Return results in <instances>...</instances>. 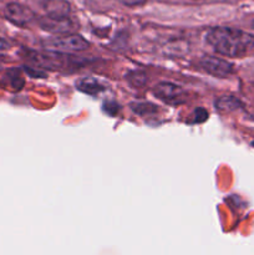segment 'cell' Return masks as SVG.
<instances>
[{"label":"cell","mask_w":254,"mask_h":255,"mask_svg":"<svg viewBox=\"0 0 254 255\" xmlns=\"http://www.w3.org/2000/svg\"><path fill=\"white\" fill-rule=\"evenodd\" d=\"M207 119H208V112L204 109H202V107H198V109L194 111V119L192 120L191 124H202V122L206 121Z\"/></svg>","instance_id":"13"},{"label":"cell","mask_w":254,"mask_h":255,"mask_svg":"<svg viewBox=\"0 0 254 255\" xmlns=\"http://www.w3.org/2000/svg\"><path fill=\"white\" fill-rule=\"evenodd\" d=\"M252 146H253V147H254V141H253V142H252Z\"/></svg>","instance_id":"18"},{"label":"cell","mask_w":254,"mask_h":255,"mask_svg":"<svg viewBox=\"0 0 254 255\" xmlns=\"http://www.w3.org/2000/svg\"><path fill=\"white\" fill-rule=\"evenodd\" d=\"M199 64L204 71L217 77H227L233 72V65L221 57L203 56Z\"/></svg>","instance_id":"5"},{"label":"cell","mask_w":254,"mask_h":255,"mask_svg":"<svg viewBox=\"0 0 254 255\" xmlns=\"http://www.w3.org/2000/svg\"><path fill=\"white\" fill-rule=\"evenodd\" d=\"M1 85H4L5 89H9L11 91H19L24 86V79L20 75L17 69H11L6 72L4 80H1Z\"/></svg>","instance_id":"9"},{"label":"cell","mask_w":254,"mask_h":255,"mask_svg":"<svg viewBox=\"0 0 254 255\" xmlns=\"http://www.w3.org/2000/svg\"><path fill=\"white\" fill-rule=\"evenodd\" d=\"M131 109L138 115L153 114L157 111V107L152 104H146V102H138V104H132Z\"/></svg>","instance_id":"12"},{"label":"cell","mask_w":254,"mask_h":255,"mask_svg":"<svg viewBox=\"0 0 254 255\" xmlns=\"http://www.w3.org/2000/svg\"><path fill=\"white\" fill-rule=\"evenodd\" d=\"M206 40L214 51L229 57H242L254 47V35L233 27H214L209 30Z\"/></svg>","instance_id":"1"},{"label":"cell","mask_w":254,"mask_h":255,"mask_svg":"<svg viewBox=\"0 0 254 255\" xmlns=\"http://www.w3.org/2000/svg\"><path fill=\"white\" fill-rule=\"evenodd\" d=\"M7 47H9V44H7L5 40L0 39V51H2V50H6Z\"/></svg>","instance_id":"17"},{"label":"cell","mask_w":254,"mask_h":255,"mask_svg":"<svg viewBox=\"0 0 254 255\" xmlns=\"http://www.w3.org/2000/svg\"><path fill=\"white\" fill-rule=\"evenodd\" d=\"M45 9H46L47 15H52V16H67L70 11L69 2L65 0H47Z\"/></svg>","instance_id":"10"},{"label":"cell","mask_w":254,"mask_h":255,"mask_svg":"<svg viewBox=\"0 0 254 255\" xmlns=\"http://www.w3.org/2000/svg\"><path fill=\"white\" fill-rule=\"evenodd\" d=\"M0 70H1V66H0Z\"/></svg>","instance_id":"19"},{"label":"cell","mask_w":254,"mask_h":255,"mask_svg":"<svg viewBox=\"0 0 254 255\" xmlns=\"http://www.w3.org/2000/svg\"><path fill=\"white\" fill-rule=\"evenodd\" d=\"M77 89L81 92H84V94L95 96V95L105 91L106 86L102 85L101 82L97 79H95V77H85V79L80 80V81L77 82Z\"/></svg>","instance_id":"8"},{"label":"cell","mask_w":254,"mask_h":255,"mask_svg":"<svg viewBox=\"0 0 254 255\" xmlns=\"http://www.w3.org/2000/svg\"><path fill=\"white\" fill-rule=\"evenodd\" d=\"M153 92L157 99L173 106L183 104L187 100L186 91L181 86L171 84V82H159L156 85Z\"/></svg>","instance_id":"3"},{"label":"cell","mask_w":254,"mask_h":255,"mask_svg":"<svg viewBox=\"0 0 254 255\" xmlns=\"http://www.w3.org/2000/svg\"><path fill=\"white\" fill-rule=\"evenodd\" d=\"M216 107L221 111H233L241 107V102L238 99L233 96H223L219 97L216 101Z\"/></svg>","instance_id":"11"},{"label":"cell","mask_w":254,"mask_h":255,"mask_svg":"<svg viewBox=\"0 0 254 255\" xmlns=\"http://www.w3.org/2000/svg\"><path fill=\"white\" fill-rule=\"evenodd\" d=\"M40 25L44 30L55 34H65V32H71L74 30V22L67 16H52V15H46L40 20Z\"/></svg>","instance_id":"7"},{"label":"cell","mask_w":254,"mask_h":255,"mask_svg":"<svg viewBox=\"0 0 254 255\" xmlns=\"http://www.w3.org/2000/svg\"><path fill=\"white\" fill-rule=\"evenodd\" d=\"M119 110H120V106L119 104H116V102L107 101L104 104V111L107 112L110 116H115V115H117Z\"/></svg>","instance_id":"14"},{"label":"cell","mask_w":254,"mask_h":255,"mask_svg":"<svg viewBox=\"0 0 254 255\" xmlns=\"http://www.w3.org/2000/svg\"><path fill=\"white\" fill-rule=\"evenodd\" d=\"M45 44L59 51H84L90 46L86 39L77 34H69L66 36H57L47 40Z\"/></svg>","instance_id":"4"},{"label":"cell","mask_w":254,"mask_h":255,"mask_svg":"<svg viewBox=\"0 0 254 255\" xmlns=\"http://www.w3.org/2000/svg\"><path fill=\"white\" fill-rule=\"evenodd\" d=\"M133 75L134 76H128V80H131V79H134L136 80V81H133L132 82V85H134V86H142V85L144 84L143 81H139V79H143V80H146V76H144L143 74H141V72H133Z\"/></svg>","instance_id":"15"},{"label":"cell","mask_w":254,"mask_h":255,"mask_svg":"<svg viewBox=\"0 0 254 255\" xmlns=\"http://www.w3.org/2000/svg\"><path fill=\"white\" fill-rule=\"evenodd\" d=\"M5 17L17 26H25L32 21L35 14L31 9L17 2H10L5 7Z\"/></svg>","instance_id":"6"},{"label":"cell","mask_w":254,"mask_h":255,"mask_svg":"<svg viewBox=\"0 0 254 255\" xmlns=\"http://www.w3.org/2000/svg\"><path fill=\"white\" fill-rule=\"evenodd\" d=\"M120 1L125 5H128V6H134V5L143 4L146 0H120Z\"/></svg>","instance_id":"16"},{"label":"cell","mask_w":254,"mask_h":255,"mask_svg":"<svg viewBox=\"0 0 254 255\" xmlns=\"http://www.w3.org/2000/svg\"><path fill=\"white\" fill-rule=\"evenodd\" d=\"M29 61L39 65L40 67H47L50 70H61L69 67L71 64H75L71 57L65 56V55L59 54V52H35L31 51L27 55Z\"/></svg>","instance_id":"2"}]
</instances>
